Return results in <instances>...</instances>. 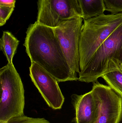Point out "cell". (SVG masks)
Listing matches in <instances>:
<instances>
[{"label": "cell", "instance_id": "7c38bea8", "mask_svg": "<svg viewBox=\"0 0 122 123\" xmlns=\"http://www.w3.org/2000/svg\"><path fill=\"white\" fill-rule=\"evenodd\" d=\"M108 85L122 97V73L119 71L110 72L101 77Z\"/></svg>", "mask_w": 122, "mask_h": 123}, {"label": "cell", "instance_id": "8fae6325", "mask_svg": "<svg viewBox=\"0 0 122 123\" xmlns=\"http://www.w3.org/2000/svg\"><path fill=\"white\" fill-rule=\"evenodd\" d=\"M19 41L9 32L4 31L0 40V48L8 63L13 64V59L16 53Z\"/></svg>", "mask_w": 122, "mask_h": 123}, {"label": "cell", "instance_id": "52a82bcc", "mask_svg": "<svg viewBox=\"0 0 122 123\" xmlns=\"http://www.w3.org/2000/svg\"><path fill=\"white\" fill-rule=\"evenodd\" d=\"M92 92L98 108L95 123H119L122 119V97L110 87L93 82Z\"/></svg>", "mask_w": 122, "mask_h": 123}, {"label": "cell", "instance_id": "5bb4252c", "mask_svg": "<svg viewBox=\"0 0 122 123\" xmlns=\"http://www.w3.org/2000/svg\"><path fill=\"white\" fill-rule=\"evenodd\" d=\"M15 7L0 6V26H3L10 18Z\"/></svg>", "mask_w": 122, "mask_h": 123}, {"label": "cell", "instance_id": "ba28073f", "mask_svg": "<svg viewBox=\"0 0 122 123\" xmlns=\"http://www.w3.org/2000/svg\"><path fill=\"white\" fill-rule=\"evenodd\" d=\"M29 70L32 82L49 107L53 110L61 109L64 98L56 78L34 62H31Z\"/></svg>", "mask_w": 122, "mask_h": 123}, {"label": "cell", "instance_id": "30bf717a", "mask_svg": "<svg viewBox=\"0 0 122 123\" xmlns=\"http://www.w3.org/2000/svg\"><path fill=\"white\" fill-rule=\"evenodd\" d=\"M84 19L103 14L106 11L104 0H77Z\"/></svg>", "mask_w": 122, "mask_h": 123}, {"label": "cell", "instance_id": "6da1fadb", "mask_svg": "<svg viewBox=\"0 0 122 123\" xmlns=\"http://www.w3.org/2000/svg\"><path fill=\"white\" fill-rule=\"evenodd\" d=\"M24 46L31 62L38 64L58 82L76 81L54 28L36 21L27 29Z\"/></svg>", "mask_w": 122, "mask_h": 123}, {"label": "cell", "instance_id": "2e32d148", "mask_svg": "<svg viewBox=\"0 0 122 123\" xmlns=\"http://www.w3.org/2000/svg\"><path fill=\"white\" fill-rule=\"evenodd\" d=\"M0 123H8V121H4L0 120Z\"/></svg>", "mask_w": 122, "mask_h": 123}, {"label": "cell", "instance_id": "8992f818", "mask_svg": "<svg viewBox=\"0 0 122 123\" xmlns=\"http://www.w3.org/2000/svg\"><path fill=\"white\" fill-rule=\"evenodd\" d=\"M76 17H82L77 0H38L37 21L55 28Z\"/></svg>", "mask_w": 122, "mask_h": 123}, {"label": "cell", "instance_id": "9c48e42d", "mask_svg": "<svg viewBox=\"0 0 122 123\" xmlns=\"http://www.w3.org/2000/svg\"><path fill=\"white\" fill-rule=\"evenodd\" d=\"M72 103L75 112L76 123H95L98 108L91 90L83 95H72Z\"/></svg>", "mask_w": 122, "mask_h": 123}, {"label": "cell", "instance_id": "277c9868", "mask_svg": "<svg viewBox=\"0 0 122 123\" xmlns=\"http://www.w3.org/2000/svg\"><path fill=\"white\" fill-rule=\"evenodd\" d=\"M0 120L8 121L24 115V90L21 77L13 64L0 69Z\"/></svg>", "mask_w": 122, "mask_h": 123}, {"label": "cell", "instance_id": "7a4b0ae2", "mask_svg": "<svg viewBox=\"0 0 122 123\" xmlns=\"http://www.w3.org/2000/svg\"><path fill=\"white\" fill-rule=\"evenodd\" d=\"M122 24V12L104 13L84 20L79 44L80 71L102 44Z\"/></svg>", "mask_w": 122, "mask_h": 123}, {"label": "cell", "instance_id": "4fadbf2b", "mask_svg": "<svg viewBox=\"0 0 122 123\" xmlns=\"http://www.w3.org/2000/svg\"><path fill=\"white\" fill-rule=\"evenodd\" d=\"M8 123H51L44 118H33L24 115L10 119Z\"/></svg>", "mask_w": 122, "mask_h": 123}, {"label": "cell", "instance_id": "5b68a950", "mask_svg": "<svg viewBox=\"0 0 122 123\" xmlns=\"http://www.w3.org/2000/svg\"><path fill=\"white\" fill-rule=\"evenodd\" d=\"M84 19L80 17L70 19L54 28L73 76L78 80L80 70L79 44Z\"/></svg>", "mask_w": 122, "mask_h": 123}, {"label": "cell", "instance_id": "3957f363", "mask_svg": "<svg viewBox=\"0 0 122 123\" xmlns=\"http://www.w3.org/2000/svg\"><path fill=\"white\" fill-rule=\"evenodd\" d=\"M114 71L122 73V24L102 44L86 67L80 72L78 81L93 83L104 74Z\"/></svg>", "mask_w": 122, "mask_h": 123}, {"label": "cell", "instance_id": "9a60e30c", "mask_svg": "<svg viewBox=\"0 0 122 123\" xmlns=\"http://www.w3.org/2000/svg\"><path fill=\"white\" fill-rule=\"evenodd\" d=\"M15 0H0V6L15 7Z\"/></svg>", "mask_w": 122, "mask_h": 123}]
</instances>
